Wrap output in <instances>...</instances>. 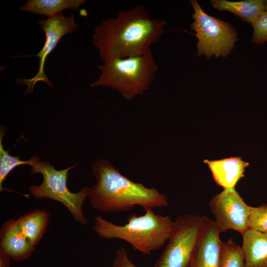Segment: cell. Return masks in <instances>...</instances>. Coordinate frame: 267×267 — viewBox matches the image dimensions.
<instances>
[{"label": "cell", "instance_id": "6da1fadb", "mask_svg": "<svg viewBox=\"0 0 267 267\" xmlns=\"http://www.w3.org/2000/svg\"><path fill=\"white\" fill-rule=\"evenodd\" d=\"M166 22L151 18L143 5L122 10L116 17L106 18L96 26L93 44L103 62L142 55L162 37Z\"/></svg>", "mask_w": 267, "mask_h": 267}, {"label": "cell", "instance_id": "7a4b0ae2", "mask_svg": "<svg viewBox=\"0 0 267 267\" xmlns=\"http://www.w3.org/2000/svg\"><path fill=\"white\" fill-rule=\"evenodd\" d=\"M92 172L96 183L89 188L88 198L91 206L99 212L116 213L131 210L136 206L144 209L169 204L164 193L129 179L107 160L95 162Z\"/></svg>", "mask_w": 267, "mask_h": 267}, {"label": "cell", "instance_id": "3957f363", "mask_svg": "<svg viewBox=\"0 0 267 267\" xmlns=\"http://www.w3.org/2000/svg\"><path fill=\"white\" fill-rule=\"evenodd\" d=\"M144 210L141 216L132 214L123 225L115 224L98 215L93 218V230L101 238L124 240L134 250L150 255L168 242L174 221L169 216L155 214L152 208Z\"/></svg>", "mask_w": 267, "mask_h": 267}, {"label": "cell", "instance_id": "277c9868", "mask_svg": "<svg viewBox=\"0 0 267 267\" xmlns=\"http://www.w3.org/2000/svg\"><path fill=\"white\" fill-rule=\"evenodd\" d=\"M98 69L101 74L89 87L109 88L127 100L144 95L158 70L151 50L142 55L107 60Z\"/></svg>", "mask_w": 267, "mask_h": 267}, {"label": "cell", "instance_id": "5b68a950", "mask_svg": "<svg viewBox=\"0 0 267 267\" xmlns=\"http://www.w3.org/2000/svg\"><path fill=\"white\" fill-rule=\"evenodd\" d=\"M31 172L40 173L43 181L39 185H32L30 194L36 198H47L61 203L70 212L75 220L83 225L87 220L83 211V204L89 193V187H83L78 192L70 191L67 185L68 172L77 164L66 169L57 170L47 162H40L38 156L32 157Z\"/></svg>", "mask_w": 267, "mask_h": 267}, {"label": "cell", "instance_id": "8992f818", "mask_svg": "<svg viewBox=\"0 0 267 267\" xmlns=\"http://www.w3.org/2000/svg\"><path fill=\"white\" fill-rule=\"evenodd\" d=\"M210 221L206 216L196 215L178 217L168 243L154 267H190Z\"/></svg>", "mask_w": 267, "mask_h": 267}, {"label": "cell", "instance_id": "52a82bcc", "mask_svg": "<svg viewBox=\"0 0 267 267\" xmlns=\"http://www.w3.org/2000/svg\"><path fill=\"white\" fill-rule=\"evenodd\" d=\"M189 2L194 10L190 28L195 32L193 35L198 40L197 55H204L207 58L212 55L225 57L231 52L238 40L233 27L208 15L196 0H191Z\"/></svg>", "mask_w": 267, "mask_h": 267}, {"label": "cell", "instance_id": "ba28073f", "mask_svg": "<svg viewBox=\"0 0 267 267\" xmlns=\"http://www.w3.org/2000/svg\"><path fill=\"white\" fill-rule=\"evenodd\" d=\"M38 23L45 34L44 43L39 52L35 55L26 56H36L39 58L38 71L36 75L31 78H18L16 80L17 84L27 86L25 94L33 92L36 84L40 82H44L49 87L52 86L44 71L46 58L64 36L76 31L79 27V25L75 22V17L73 13L69 16H65L61 14L46 19H42L39 21Z\"/></svg>", "mask_w": 267, "mask_h": 267}, {"label": "cell", "instance_id": "9c48e42d", "mask_svg": "<svg viewBox=\"0 0 267 267\" xmlns=\"http://www.w3.org/2000/svg\"><path fill=\"white\" fill-rule=\"evenodd\" d=\"M210 208L221 232L233 230L242 235L249 229L248 205L234 188H226L211 199Z\"/></svg>", "mask_w": 267, "mask_h": 267}, {"label": "cell", "instance_id": "30bf717a", "mask_svg": "<svg viewBox=\"0 0 267 267\" xmlns=\"http://www.w3.org/2000/svg\"><path fill=\"white\" fill-rule=\"evenodd\" d=\"M0 237V250L13 261L27 259L35 250V246L22 232L16 220L11 219L2 224Z\"/></svg>", "mask_w": 267, "mask_h": 267}, {"label": "cell", "instance_id": "8fae6325", "mask_svg": "<svg viewBox=\"0 0 267 267\" xmlns=\"http://www.w3.org/2000/svg\"><path fill=\"white\" fill-rule=\"evenodd\" d=\"M214 221L206 227L197 248L194 262L195 267H220L223 242Z\"/></svg>", "mask_w": 267, "mask_h": 267}, {"label": "cell", "instance_id": "7c38bea8", "mask_svg": "<svg viewBox=\"0 0 267 267\" xmlns=\"http://www.w3.org/2000/svg\"><path fill=\"white\" fill-rule=\"evenodd\" d=\"M217 184L223 189L234 188L244 177L245 168L249 165L241 157H230L217 160H205Z\"/></svg>", "mask_w": 267, "mask_h": 267}, {"label": "cell", "instance_id": "4fadbf2b", "mask_svg": "<svg viewBox=\"0 0 267 267\" xmlns=\"http://www.w3.org/2000/svg\"><path fill=\"white\" fill-rule=\"evenodd\" d=\"M242 237L245 267H267V233L249 229Z\"/></svg>", "mask_w": 267, "mask_h": 267}, {"label": "cell", "instance_id": "5bb4252c", "mask_svg": "<svg viewBox=\"0 0 267 267\" xmlns=\"http://www.w3.org/2000/svg\"><path fill=\"white\" fill-rule=\"evenodd\" d=\"M211 3L215 8L230 11L248 23H253L266 11V1L263 0H212Z\"/></svg>", "mask_w": 267, "mask_h": 267}, {"label": "cell", "instance_id": "9a60e30c", "mask_svg": "<svg viewBox=\"0 0 267 267\" xmlns=\"http://www.w3.org/2000/svg\"><path fill=\"white\" fill-rule=\"evenodd\" d=\"M85 0H27L19 7L20 11L51 18L62 14L66 9L77 10L84 4Z\"/></svg>", "mask_w": 267, "mask_h": 267}, {"label": "cell", "instance_id": "2e32d148", "mask_svg": "<svg viewBox=\"0 0 267 267\" xmlns=\"http://www.w3.org/2000/svg\"><path fill=\"white\" fill-rule=\"evenodd\" d=\"M49 218V214L46 211L37 209L24 214L16 221L22 232L35 246L46 230Z\"/></svg>", "mask_w": 267, "mask_h": 267}, {"label": "cell", "instance_id": "e0dca14e", "mask_svg": "<svg viewBox=\"0 0 267 267\" xmlns=\"http://www.w3.org/2000/svg\"><path fill=\"white\" fill-rule=\"evenodd\" d=\"M6 130L2 126L0 127V190H3L2 182L8 174L15 167L22 165L31 166L32 157L28 161H22L18 156H13L8 153V151L5 150L2 144V140Z\"/></svg>", "mask_w": 267, "mask_h": 267}, {"label": "cell", "instance_id": "ac0fdd59", "mask_svg": "<svg viewBox=\"0 0 267 267\" xmlns=\"http://www.w3.org/2000/svg\"><path fill=\"white\" fill-rule=\"evenodd\" d=\"M220 267H245L242 247L232 239L223 243Z\"/></svg>", "mask_w": 267, "mask_h": 267}, {"label": "cell", "instance_id": "d6986e66", "mask_svg": "<svg viewBox=\"0 0 267 267\" xmlns=\"http://www.w3.org/2000/svg\"><path fill=\"white\" fill-rule=\"evenodd\" d=\"M248 222L249 229L267 233V204L250 206Z\"/></svg>", "mask_w": 267, "mask_h": 267}, {"label": "cell", "instance_id": "ffe728a7", "mask_svg": "<svg viewBox=\"0 0 267 267\" xmlns=\"http://www.w3.org/2000/svg\"><path fill=\"white\" fill-rule=\"evenodd\" d=\"M252 24V42L261 44L267 41V11H265Z\"/></svg>", "mask_w": 267, "mask_h": 267}, {"label": "cell", "instance_id": "44dd1931", "mask_svg": "<svg viewBox=\"0 0 267 267\" xmlns=\"http://www.w3.org/2000/svg\"><path fill=\"white\" fill-rule=\"evenodd\" d=\"M112 267H136L129 257L126 249L122 247L116 252Z\"/></svg>", "mask_w": 267, "mask_h": 267}, {"label": "cell", "instance_id": "7402d4cb", "mask_svg": "<svg viewBox=\"0 0 267 267\" xmlns=\"http://www.w3.org/2000/svg\"><path fill=\"white\" fill-rule=\"evenodd\" d=\"M10 257L3 251H0V267H9Z\"/></svg>", "mask_w": 267, "mask_h": 267}, {"label": "cell", "instance_id": "603a6c76", "mask_svg": "<svg viewBox=\"0 0 267 267\" xmlns=\"http://www.w3.org/2000/svg\"><path fill=\"white\" fill-rule=\"evenodd\" d=\"M190 267H195L194 262V259L191 264Z\"/></svg>", "mask_w": 267, "mask_h": 267}, {"label": "cell", "instance_id": "cb8c5ba5", "mask_svg": "<svg viewBox=\"0 0 267 267\" xmlns=\"http://www.w3.org/2000/svg\"><path fill=\"white\" fill-rule=\"evenodd\" d=\"M266 11H267V0L266 1Z\"/></svg>", "mask_w": 267, "mask_h": 267}]
</instances>
